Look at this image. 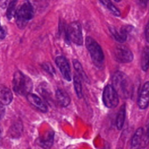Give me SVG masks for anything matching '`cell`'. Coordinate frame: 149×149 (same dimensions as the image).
<instances>
[{
  "instance_id": "8",
  "label": "cell",
  "mask_w": 149,
  "mask_h": 149,
  "mask_svg": "<svg viewBox=\"0 0 149 149\" xmlns=\"http://www.w3.org/2000/svg\"><path fill=\"white\" fill-rule=\"evenodd\" d=\"M55 63L57 66L60 69V71L62 74L63 77L65 79L66 81H71V73L70 69L69 64L65 58L63 56H59L55 59Z\"/></svg>"
},
{
  "instance_id": "22",
  "label": "cell",
  "mask_w": 149,
  "mask_h": 149,
  "mask_svg": "<svg viewBox=\"0 0 149 149\" xmlns=\"http://www.w3.org/2000/svg\"><path fill=\"white\" fill-rule=\"evenodd\" d=\"M49 86L46 84V83H42L40 86H39V93L40 94L45 97V99H49V97H50L51 91H49V88H48Z\"/></svg>"
},
{
  "instance_id": "2",
  "label": "cell",
  "mask_w": 149,
  "mask_h": 149,
  "mask_svg": "<svg viewBox=\"0 0 149 149\" xmlns=\"http://www.w3.org/2000/svg\"><path fill=\"white\" fill-rule=\"evenodd\" d=\"M13 90L16 94L22 96H26L31 93L33 88L31 79L20 71H16L13 79Z\"/></svg>"
},
{
  "instance_id": "16",
  "label": "cell",
  "mask_w": 149,
  "mask_h": 149,
  "mask_svg": "<svg viewBox=\"0 0 149 149\" xmlns=\"http://www.w3.org/2000/svg\"><path fill=\"white\" fill-rule=\"evenodd\" d=\"M125 116H126V106L124 104L120 108V110H119L117 117H116V127H117L118 130H122L125 121Z\"/></svg>"
},
{
  "instance_id": "26",
  "label": "cell",
  "mask_w": 149,
  "mask_h": 149,
  "mask_svg": "<svg viewBox=\"0 0 149 149\" xmlns=\"http://www.w3.org/2000/svg\"><path fill=\"white\" fill-rule=\"evenodd\" d=\"M6 36V31L4 29V28L1 26V23H0V39H2L5 37Z\"/></svg>"
},
{
  "instance_id": "6",
  "label": "cell",
  "mask_w": 149,
  "mask_h": 149,
  "mask_svg": "<svg viewBox=\"0 0 149 149\" xmlns=\"http://www.w3.org/2000/svg\"><path fill=\"white\" fill-rule=\"evenodd\" d=\"M119 96L112 85H106L103 93V102L105 106L109 109L116 107L119 104Z\"/></svg>"
},
{
  "instance_id": "15",
  "label": "cell",
  "mask_w": 149,
  "mask_h": 149,
  "mask_svg": "<svg viewBox=\"0 0 149 149\" xmlns=\"http://www.w3.org/2000/svg\"><path fill=\"white\" fill-rule=\"evenodd\" d=\"M144 135V129L142 127H140L136 130V132L134 134L133 137L132 138L131 141V148L137 149L141 144L142 138Z\"/></svg>"
},
{
  "instance_id": "9",
  "label": "cell",
  "mask_w": 149,
  "mask_h": 149,
  "mask_svg": "<svg viewBox=\"0 0 149 149\" xmlns=\"http://www.w3.org/2000/svg\"><path fill=\"white\" fill-rule=\"evenodd\" d=\"M131 30H132V27L127 26L122 27L119 31H118L116 28L113 27V26L109 27V31H110L112 36H113V38L117 42H120V43H123V42H126L128 31Z\"/></svg>"
},
{
  "instance_id": "4",
  "label": "cell",
  "mask_w": 149,
  "mask_h": 149,
  "mask_svg": "<svg viewBox=\"0 0 149 149\" xmlns=\"http://www.w3.org/2000/svg\"><path fill=\"white\" fill-rule=\"evenodd\" d=\"M85 44L87 49H88L90 56H91L92 61H93L95 65L97 67H101L104 61V54H103L101 47L93 38L90 36L86 38Z\"/></svg>"
},
{
  "instance_id": "7",
  "label": "cell",
  "mask_w": 149,
  "mask_h": 149,
  "mask_svg": "<svg viewBox=\"0 0 149 149\" xmlns=\"http://www.w3.org/2000/svg\"><path fill=\"white\" fill-rule=\"evenodd\" d=\"M113 58L117 62L127 63L133 61L134 55L132 51L126 46H116L113 51Z\"/></svg>"
},
{
  "instance_id": "23",
  "label": "cell",
  "mask_w": 149,
  "mask_h": 149,
  "mask_svg": "<svg viewBox=\"0 0 149 149\" xmlns=\"http://www.w3.org/2000/svg\"><path fill=\"white\" fill-rule=\"evenodd\" d=\"M42 68H43V69L45 70V71H47V72L49 74H50V75L53 76L54 74H55V69H54V68L52 67V65H51V64H49V63H43Z\"/></svg>"
},
{
  "instance_id": "1",
  "label": "cell",
  "mask_w": 149,
  "mask_h": 149,
  "mask_svg": "<svg viewBox=\"0 0 149 149\" xmlns=\"http://www.w3.org/2000/svg\"><path fill=\"white\" fill-rule=\"evenodd\" d=\"M112 87L122 99H129L132 96L133 85L127 75L122 71H116L112 77Z\"/></svg>"
},
{
  "instance_id": "17",
  "label": "cell",
  "mask_w": 149,
  "mask_h": 149,
  "mask_svg": "<svg viewBox=\"0 0 149 149\" xmlns=\"http://www.w3.org/2000/svg\"><path fill=\"white\" fill-rule=\"evenodd\" d=\"M73 63H74V68H75L76 71H77V74H78L79 77L82 79L83 81H85V82H90V81H89L88 77H87L86 73L84 72V69H83L82 68V65L80 63L79 61H78L77 60H73Z\"/></svg>"
},
{
  "instance_id": "18",
  "label": "cell",
  "mask_w": 149,
  "mask_h": 149,
  "mask_svg": "<svg viewBox=\"0 0 149 149\" xmlns=\"http://www.w3.org/2000/svg\"><path fill=\"white\" fill-rule=\"evenodd\" d=\"M17 0H7V17L11 20L15 14V5Z\"/></svg>"
},
{
  "instance_id": "5",
  "label": "cell",
  "mask_w": 149,
  "mask_h": 149,
  "mask_svg": "<svg viewBox=\"0 0 149 149\" xmlns=\"http://www.w3.org/2000/svg\"><path fill=\"white\" fill-rule=\"evenodd\" d=\"M67 35L69 42L77 45H83V36L81 26L79 22H73L67 26Z\"/></svg>"
},
{
  "instance_id": "19",
  "label": "cell",
  "mask_w": 149,
  "mask_h": 149,
  "mask_svg": "<svg viewBox=\"0 0 149 149\" xmlns=\"http://www.w3.org/2000/svg\"><path fill=\"white\" fill-rule=\"evenodd\" d=\"M74 89H75L76 94H77L78 98L81 99L83 97V93H82V86H81V79L79 77L78 75L74 76Z\"/></svg>"
},
{
  "instance_id": "14",
  "label": "cell",
  "mask_w": 149,
  "mask_h": 149,
  "mask_svg": "<svg viewBox=\"0 0 149 149\" xmlns=\"http://www.w3.org/2000/svg\"><path fill=\"white\" fill-rule=\"evenodd\" d=\"M54 140V132H49L47 135L44 136L43 138H40L38 140V144L39 146L43 148H50L53 144Z\"/></svg>"
},
{
  "instance_id": "25",
  "label": "cell",
  "mask_w": 149,
  "mask_h": 149,
  "mask_svg": "<svg viewBox=\"0 0 149 149\" xmlns=\"http://www.w3.org/2000/svg\"><path fill=\"white\" fill-rule=\"evenodd\" d=\"M137 3L138 5H140L142 7H146L147 6V3H148V0H137Z\"/></svg>"
},
{
  "instance_id": "11",
  "label": "cell",
  "mask_w": 149,
  "mask_h": 149,
  "mask_svg": "<svg viewBox=\"0 0 149 149\" xmlns=\"http://www.w3.org/2000/svg\"><path fill=\"white\" fill-rule=\"evenodd\" d=\"M26 98H27L28 101L32 105V106H34L36 109H37L38 110L40 111L43 112V113H46L47 112L48 109L47 105L45 104V102L39 97L36 95L33 94V93H29L26 95Z\"/></svg>"
},
{
  "instance_id": "13",
  "label": "cell",
  "mask_w": 149,
  "mask_h": 149,
  "mask_svg": "<svg viewBox=\"0 0 149 149\" xmlns=\"http://www.w3.org/2000/svg\"><path fill=\"white\" fill-rule=\"evenodd\" d=\"M13 95L10 89L6 87H0V103L4 106L10 104L13 101Z\"/></svg>"
},
{
  "instance_id": "3",
  "label": "cell",
  "mask_w": 149,
  "mask_h": 149,
  "mask_svg": "<svg viewBox=\"0 0 149 149\" xmlns=\"http://www.w3.org/2000/svg\"><path fill=\"white\" fill-rule=\"evenodd\" d=\"M33 17V9L29 1H25L20 8L15 11L16 23L20 29L26 27L28 22Z\"/></svg>"
},
{
  "instance_id": "10",
  "label": "cell",
  "mask_w": 149,
  "mask_h": 149,
  "mask_svg": "<svg viewBox=\"0 0 149 149\" xmlns=\"http://www.w3.org/2000/svg\"><path fill=\"white\" fill-rule=\"evenodd\" d=\"M149 103V82L146 81L143 84L140 93L138 100V106L141 109H146L148 108Z\"/></svg>"
},
{
  "instance_id": "12",
  "label": "cell",
  "mask_w": 149,
  "mask_h": 149,
  "mask_svg": "<svg viewBox=\"0 0 149 149\" xmlns=\"http://www.w3.org/2000/svg\"><path fill=\"white\" fill-rule=\"evenodd\" d=\"M55 98L58 104L62 107H67L71 103V99L68 95L64 90L58 89L55 93Z\"/></svg>"
},
{
  "instance_id": "21",
  "label": "cell",
  "mask_w": 149,
  "mask_h": 149,
  "mask_svg": "<svg viewBox=\"0 0 149 149\" xmlns=\"http://www.w3.org/2000/svg\"><path fill=\"white\" fill-rule=\"evenodd\" d=\"M149 63V49L148 47H146L143 49L141 58V68L144 71H147L148 68Z\"/></svg>"
},
{
  "instance_id": "27",
  "label": "cell",
  "mask_w": 149,
  "mask_h": 149,
  "mask_svg": "<svg viewBox=\"0 0 149 149\" xmlns=\"http://www.w3.org/2000/svg\"><path fill=\"white\" fill-rule=\"evenodd\" d=\"M148 24H147L146 27V30H145V34H146V41L148 42L149 41V38H148Z\"/></svg>"
},
{
  "instance_id": "20",
  "label": "cell",
  "mask_w": 149,
  "mask_h": 149,
  "mask_svg": "<svg viewBox=\"0 0 149 149\" xmlns=\"http://www.w3.org/2000/svg\"><path fill=\"white\" fill-rule=\"evenodd\" d=\"M99 1H100V2H101L102 4H103V5H104L105 7L112 13V14L114 15L116 17L120 16V11L113 5V3H112L110 0H99Z\"/></svg>"
},
{
  "instance_id": "28",
  "label": "cell",
  "mask_w": 149,
  "mask_h": 149,
  "mask_svg": "<svg viewBox=\"0 0 149 149\" xmlns=\"http://www.w3.org/2000/svg\"><path fill=\"white\" fill-rule=\"evenodd\" d=\"M1 128H0V138H1Z\"/></svg>"
},
{
  "instance_id": "29",
  "label": "cell",
  "mask_w": 149,
  "mask_h": 149,
  "mask_svg": "<svg viewBox=\"0 0 149 149\" xmlns=\"http://www.w3.org/2000/svg\"><path fill=\"white\" fill-rule=\"evenodd\" d=\"M114 1H117V2H119V1H120L121 0H114Z\"/></svg>"
},
{
  "instance_id": "24",
  "label": "cell",
  "mask_w": 149,
  "mask_h": 149,
  "mask_svg": "<svg viewBox=\"0 0 149 149\" xmlns=\"http://www.w3.org/2000/svg\"><path fill=\"white\" fill-rule=\"evenodd\" d=\"M4 113H5V109H4V105H2L0 103V119H1L4 117Z\"/></svg>"
}]
</instances>
